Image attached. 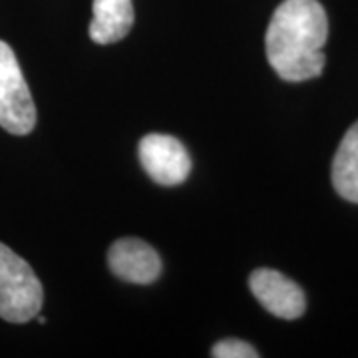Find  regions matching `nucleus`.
<instances>
[{
    "instance_id": "f257e3e1",
    "label": "nucleus",
    "mask_w": 358,
    "mask_h": 358,
    "mask_svg": "<svg viewBox=\"0 0 358 358\" xmlns=\"http://www.w3.org/2000/svg\"><path fill=\"white\" fill-rule=\"evenodd\" d=\"M329 18L319 0H285L273 13L265 36L271 68L287 82L322 74Z\"/></svg>"
},
{
    "instance_id": "f03ea898",
    "label": "nucleus",
    "mask_w": 358,
    "mask_h": 358,
    "mask_svg": "<svg viewBox=\"0 0 358 358\" xmlns=\"http://www.w3.org/2000/svg\"><path fill=\"white\" fill-rule=\"evenodd\" d=\"M44 291L36 273L13 249L0 243V319L28 322L42 308Z\"/></svg>"
},
{
    "instance_id": "7ed1b4c3",
    "label": "nucleus",
    "mask_w": 358,
    "mask_h": 358,
    "mask_svg": "<svg viewBox=\"0 0 358 358\" xmlns=\"http://www.w3.org/2000/svg\"><path fill=\"white\" fill-rule=\"evenodd\" d=\"M36 126V106L13 48L0 40V128L26 136Z\"/></svg>"
},
{
    "instance_id": "20e7f679",
    "label": "nucleus",
    "mask_w": 358,
    "mask_h": 358,
    "mask_svg": "<svg viewBox=\"0 0 358 358\" xmlns=\"http://www.w3.org/2000/svg\"><path fill=\"white\" fill-rule=\"evenodd\" d=\"M138 154L148 176L166 187L183 183L192 171V157L185 145L167 134H150L141 138Z\"/></svg>"
},
{
    "instance_id": "39448f33",
    "label": "nucleus",
    "mask_w": 358,
    "mask_h": 358,
    "mask_svg": "<svg viewBox=\"0 0 358 358\" xmlns=\"http://www.w3.org/2000/svg\"><path fill=\"white\" fill-rule=\"evenodd\" d=\"M249 287L257 301L279 319L294 320L307 310V296L303 289L279 271L257 268L249 277Z\"/></svg>"
},
{
    "instance_id": "423d86ee",
    "label": "nucleus",
    "mask_w": 358,
    "mask_h": 358,
    "mask_svg": "<svg viewBox=\"0 0 358 358\" xmlns=\"http://www.w3.org/2000/svg\"><path fill=\"white\" fill-rule=\"evenodd\" d=\"M108 263L117 279L134 285H152L162 275V259L157 251L136 237L115 241L110 247Z\"/></svg>"
},
{
    "instance_id": "0eeeda50",
    "label": "nucleus",
    "mask_w": 358,
    "mask_h": 358,
    "mask_svg": "<svg viewBox=\"0 0 358 358\" xmlns=\"http://www.w3.org/2000/svg\"><path fill=\"white\" fill-rule=\"evenodd\" d=\"M134 26L131 0H94L90 38L96 44H114L128 36Z\"/></svg>"
},
{
    "instance_id": "6e6552de",
    "label": "nucleus",
    "mask_w": 358,
    "mask_h": 358,
    "mask_svg": "<svg viewBox=\"0 0 358 358\" xmlns=\"http://www.w3.org/2000/svg\"><path fill=\"white\" fill-rule=\"evenodd\" d=\"M333 185L343 199L358 203V122L348 128L336 150L333 162Z\"/></svg>"
},
{
    "instance_id": "1a4fd4ad",
    "label": "nucleus",
    "mask_w": 358,
    "mask_h": 358,
    "mask_svg": "<svg viewBox=\"0 0 358 358\" xmlns=\"http://www.w3.org/2000/svg\"><path fill=\"white\" fill-rule=\"evenodd\" d=\"M211 357L215 358H257V352L253 346L239 338H225L219 341L217 345L211 348Z\"/></svg>"
}]
</instances>
